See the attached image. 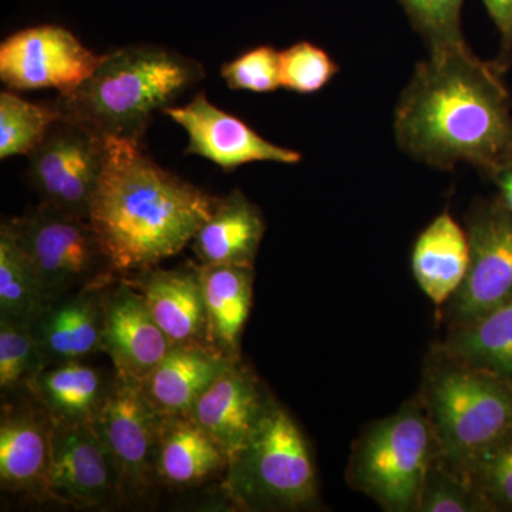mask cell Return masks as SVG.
<instances>
[{"mask_svg":"<svg viewBox=\"0 0 512 512\" xmlns=\"http://www.w3.org/2000/svg\"><path fill=\"white\" fill-rule=\"evenodd\" d=\"M264 232L259 208L235 190L218 198L191 244L201 265L254 266Z\"/></svg>","mask_w":512,"mask_h":512,"instance_id":"ffe728a7","label":"cell"},{"mask_svg":"<svg viewBox=\"0 0 512 512\" xmlns=\"http://www.w3.org/2000/svg\"><path fill=\"white\" fill-rule=\"evenodd\" d=\"M225 473V494L248 510H293L316 498L311 448L295 420L274 403Z\"/></svg>","mask_w":512,"mask_h":512,"instance_id":"277c9868","label":"cell"},{"mask_svg":"<svg viewBox=\"0 0 512 512\" xmlns=\"http://www.w3.org/2000/svg\"><path fill=\"white\" fill-rule=\"evenodd\" d=\"M163 113L187 133L185 153L207 158L225 171L256 161L288 165L301 163L302 156L298 151L276 146L259 136L244 121L214 106L204 93L183 107H167Z\"/></svg>","mask_w":512,"mask_h":512,"instance_id":"4fadbf2b","label":"cell"},{"mask_svg":"<svg viewBox=\"0 0 512 512\" xmlns=\"http://www.w3.org/2000/svg\"><path fill=\"white\" fill-rule=\"evenodd\" d=\"M60 119L56 104H36L0 94V158L29 156Z\"/></svg>","mask_w":512,"mask_h":512,"instance_id":"4316f807","label":"cell"},{"mask_svg":"<svg viewBox=\"0 0 512 512\" xmlns=\"http://www.w3.org/2000/svg\"><path fill=\"white\" fill-rule=\"evenodd\" d=\"M427 397L441 458L454 471L512 427V382L480 367L440 370Z\"/></svg>","mask_w":512,"mask_h":512,"instance_id":"5b68a950","label":"cell"},{"mask_svg":"<svg viewBox=\"0 0 512 512\" xmlns=\"http://www.w3.org/2000/svg\"><path fill=\"white\" fill-rule=\"evenodd\" d=\"M467 235L470 265L448 308L454 329L512 299V212L503 204L478 208L468 221Z\"/></svg>","mask_w":512,"mask_h":512,"instance_id":"8fae6325","label":"cell"},{"mask_svg":"<svg viewBox=\"0 0 512 512\" xmlns=\"http://www.w3.org/2000/svg\"><path fill=\"white\" fill-rule=\"evenodd\" d=\"M490 510L480 494L453 468L434 461L421 491L419 511L468 512Z\"/></svg>","mask_w":512,"mask_h":512,"instance_id":"1f68e13d","label":"cell"},{"mask_svg":"<svg viewBox=\"0 0 512 512\" xmlns=\"http://www.w3.org/2000/svg\"><path fill=\"white\" fill-rule=\"evenodd\" d=\"M488 507L512 510V427L457 471Z\"/></svg>","mask_w":512,"mask_h":512,"instance_id":"f1b7e54d","label":"cell"},{"mask_svg":"<svg viewBox=\"0 0 512 512\" xmlns=\"http://www.w3.org/2000/svg\"><path fill=\"white\" fill-rule=\"evenodd\" d=\"M113 376L106 377L83 360H72L47 366L26 392L45 409L50 420L93 423Z\"/></svg>","mask_w":512,"mask_h":512,"instance_id":"7402d4cb","label":"cell"},{"mask_svg":"<svg viewBox=\"0 0 512 512\" xmlns=\"http://www.w3.org/2000/svg\"><path fill=\"white\" fill-rule=\"evenodd\" d=\"M49 366L32 325L0 319V390L3 396L26 392Z\"/></svg>","mask_w":512,"mask_h":512,"instance_id":"83f0119b","label":"cell"},{"mask_svg":"<svg viewBox=\"0 0 512 512\" xmlns=\"http://www.w3.org/2000/svg\"><path fill=\"white\" fill-rule=\"evenodd\" d=\"M430 50L463 45L461 12L464 0H399Z\"/></svg>","mask_w":512,"mask_h":512,"instance_id":"4dcf8cb0","label":"cell"},{"mask_svg":"<svg viewBox=\"0 0 512 512\" xmlns=\"http://www.w3.org/2000/svg\"><path fill=\"white\" fill-rule=\"evenodd\" d=\"M221 76L229 89L272 93L281 87L279 52L272 46H258L222 64Z\"/></svg>","mask_w":512,"mask_h":512,"instance_id":"d6a6232c","label":"cell"},{"mask_svg":"<svg viewBox=\"0 0 512 512\" xmlns=\"http://www.w3.org/2000/svg\"><path fill=\"white\" fill-rule=\"evenodd\" d=\"M50 443L52 420L32 396L30 400L3 403L0 419L2 490L43 500Z\"/></svg>","mask_w":512,"mask_h":512,"instance_id":"2e32d148","label":"cell"},{"mask_svg":"<svg viewBox=\"0 0 512 512\" xmlns=\"http://www.w3.org/2000/svg\"><path fill=\"white\" fill-rule=\"evenodd\" d=\"M488 15L498 29L505 53L512 52V0H483Z\"/></svg>","mask_w":512,"mask_h":512,"instance_id":"836d02e7","label":"cell"},{"mask_svg":"<svg viewBox=\"0 0 512 512\" xmlns=\"http://www.w3.org/2000/svg\"><path fill=\"white\" fill-rule=\"evenodd\" d=\"M6 221L35 269L49 305L104 289L120 278L86 218L40 202L22 217Z\"/></svg>","mask_w":512,"mask_h":512,"instance_id":"8992f818","label":"cell"},{"mask_svg":"<svg viewBox=\"0 0 512 512\" xmlns=\"http://www.w3.org/2000/svg\"><path fill=\"white\" fill-rule=\"evenodd\" d=\"M45 498L80 508L121 501L116 464L93 423L52 420Z\"/></svg>","mask_w":512,"mask_h":512,"instance_id":"7c38bea8","label":"cell"},{"mask_svg":"<svg viewBox=\"0 0 512 512\" xmlns=\"http://www.w3.org/2000/svg\"><path fill=\"white\" fill-rule=\"evenodd\" d=\"M32 328L49 365L83 360L103 352V289L77 293L52 303Z\"/></svg>","mask_w":512,"mask_h":512,"instance_id":"ac0fdd59","label":"cell"},{"mask_svg":"<svg viewBox=\"0 0 512 512\" xmlns=\"http://www.w3.org/2000/svg\"><path fill=\"white\" fill-rule=\"evenodd\" d=\"M231 359L204 345H174L143 383L148 400L163 416L191 414L192 407Z\"/></svg>","mask_w":512,"mask_h":512,"instance_id":"d6986e66","label":"cell"},{"mask_svg":"<svg viewBox=\"0 0 512 512\" xmlns=\"http://www.w3.org/2000/svg\"><path fill=\"white\" fill-rule=\"evenodd\" d=\"M440 456L430 416L412 404L367 431L356 450L355 480L387 510L419 511L427 474Z\"/></svg>","mask_w":512,"mask_h":512,"instance_id":"52a82bcc","label":"cell"},{"mask_svg":"<svg viewBox=\"0 0 512 512\" xmlns=\"http://www.w3.org/2000/svg\"><path fill=\"white\" fill-rule=\"evenodd\" d=\"M103 352L114 372L144 383L171 349L143 295L123 278L103 289Z\"/></svg>","mask_w":512,"mask_h":512,"instance_id":"5bb4252c","label":"cell"},{"mask_svg":"<svg viewBox=\"0 0 512 512\" xmlns=\"http://www.w3.org/2000/svg\"><path fill=\"white\" fill-rule=\"evenodd\" d=\"M157 461L161 483L188 488L227 471L229 456L192 414H180L161 421Z\"/></svg>","mask_w":512,"mask_h":512,"instance_id":"44dd1931","label":"cell"},{"mask_svg":"<svg viewBox=\"0 0 512 512\" xmlns=\"http://www.w3.org/2000/svg\"><path fill=\"white\" fill-rule=\"evenodd\" d=\"M447 350L460 362L512 382V299L476 322L454 329Z\"/></svg>","mask_w":512,"mask_h":512,"instance_id":"d4e9b609","label":"cell"},{"mask_svg":"<svg viewBox=\"0 0 512 512\" xmlns=\"http://www.w3.org/2000/svg\"><path fill=\"white\" fill-rule=\"evenodd\" d=\"M107 138L62 119L29 154V178L42 204L89 220L106 161Z\"/></svg>","mask_w":512,"mask_h":512,"instance_id":"9c48e42d","label":"cell"},{"mask_svg":"<svg viewBox=\"0 0 512 512\" xmlns=\"http://www.w3.org/2000/svg\"><path fill=\"white\" fill-rule=\"evenodd\" d=\"M468 265V235L451 215H439L421 232L413 249V274L421 291L431 302L443 305L463 284Z\"/></svg>","mask_w":512,"mask_h":512,"instance_id":"603a6c76","label":"cell"},{"mask_svg":"<svg viewBox=\"0 0 512 512\" xmlns=\"http://www.w3.org/2000/svg\"><path fill=\"white\" fill-rule=\"evenodd\" d=\"M269 404L255 377L239 360H232L198 397L191 414L231 460L254 433Z\"/></svg>","mask_w":512,"mask_h":512,"instance_id":"e0dca14e","label":"cell"},{"mask_svg":"<svg viewBox=\"0 0 512 512\" xmlns=\"http://www.w3.org/2000/svg\"><path fill=\"white\" fill-rule=\"evenodd\" d=\"M217 200L154 163L140 141L109 137L89 221L111 268L124 278L180 254Z\"/></svg>","mask_w":512,"mask_h":512,"instance_id":"7a4b0ae2","label":"cell"},{"mask_svg":"<svg viewBox=\"0 0 512 512\" xmlns=\"http://www.w3.org/2000/svg\"><path fill=\"white\" fill-rule=\"evenodd\" d=\"M212 348L239 360V343L252 303L254 266L201 265Z\"/></svg>","mask_w":512,"mask_h":512,"instance_id":"cb8c5ba5","label":"cell"},{"mask_svg":"<svg viewBox=\"0 0 512 512\" xmlns=\"http://www.w3.org/2000/svg\"><path fill=\"white\" fill-rule=\"evenodd\" d=\"M163 417L148 400L143 383L114 372L93 424L116 464L121 500H138L161 483L157 460Z\"/></svg>","mask_w":512,"mask_h":512,"instance_id":"ba28073f","label":"cell"},{"mask_svg":"<svg viewBox=\"0 0 512 512\" xmlns=\"http://www.w3.org/2000/svg\"><path fill=\"white\" fill-rule=\"evenodd\" d=\"M123 279L143 295L171 345L211 346L200 265L178 269L156 266Z\"/></svg>","mask_w":512,"mask_h":512,"instance_id":"9a60e30c","label":"cell"},{"mask_svg":"<svg viewBox=\"0 0 512 512\" xmlns=\"http://www.w3.org/2000/svg\"><path fill=\"white\" fill-rule=\"evenodd\" d=\"M493 177L497 181L498 187H500L504 207L512 212V161L504 165Z\"/></svg>","mask_w":512,"mask_h":512,"instance_id":"e575fe53","label":"cell"},{"mask_svg":"<svg viewBox=\"0 0 512 512\" xmlns=\"http://www.w3.org/2000/svg\"><path fill=\"white\" fill-rule=\"evenodd\" d=\"M204 77L200 63L163 46L121 47L92 76L55 101L62 119L104 138L140 141L156 111L173 106Z\"/></svg>","mask_w":512,"mask_h":512,"instance_id":"3957f363","label":"cell"},{"mask_svg":"<svg viewBox=\"0 0 512 512\" xmlns=\"http://www.w3.org/2000/svg\"><path fill=\"white\" fill-rule=\"evenodd\" d=\"M96 55L57 25L19 30L0 45V79L13 90L56 89L73 92L99 67Z\"/></svg>","mask_w":512,"mask_h":512,"instance_id":"30bf717a","label":"cell"},{"mask_svg":"<svg viewBox=\"0 0 512 512\" xmlns=\"http://www.w3.org/2000/svg\"><path fill=\"white\" fill-rule=\"evenodd\" d=\"M394 136L404 153L431 167L500 171L512 161V111L497 67L466 43L430 50L397 103Z\"/></svg>","mask_w":512,"mask_h":512,"instance_id":"6da1fadb","label":"cell"},{"mask_svg":"<svg viewBox=\"0 0 512 512\" xmlns=\"http://www.w3.org/2000/svg\"><path fill=\"white\" fill-rule=\"evenodd\" d=\"M339 73V66L309 42H299L279 52L281 87L299 94L319 92Z\"/></svg>","mask_w":512,"mask_h":512,"instance_id":"f546056e","label":"cell"},{"mask_svg":"<svg viewBox=\"0 0 512 512\" xmlns=\"http://www.w3.org/2000/svg\"><path fill=\"white\" fill-rule=\"evenodd\" d=\"M42 285L8 221L0 227V319L33 325L46 311Z\"/></svg>","mask_w":512,"mask_h":512,"instance_id":"484cf974","label":"cell"}]
</instances>
